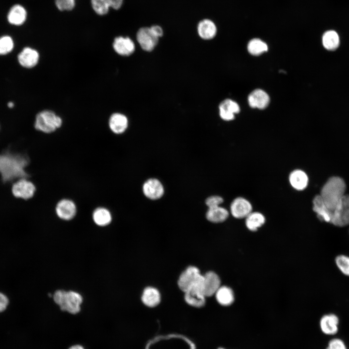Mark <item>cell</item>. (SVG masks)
Listing matches in <instances>:
<instances>
[{
    "instance_id": "6da1fadb",
    "label": "cell",
    "mask_w": 349,
    "mask_h": 349,
    "mask_svg": "<svg viewBox=\"0 0 349 349\" xmlns=\"http://www.w3.org/2000/svg\"><path fill=\"white\" fill-rule=\"evenodd\" d=\"M30 163L28 155L7 148L0 153V175L3 184L12 183L31 175L26 170Z\"/></svg>"
},
{
    "instance_id": "7a4b0ae2",
    "label": "cell",
    "mask_w": 349,
    "mask_h": 349,
    "mask_svg": "<svg viewBox=\"0 0 349 349\" xmlns=\"http://www.w3.org/2000/svg\"><path fill=\"white\" fill-rule=\"evenodd\" d=\"M346 189V184L342 178L333 176L323 185L320 195L327 207L333 210L345 195Z\"/></svg>"
},
{
    "instance_id": "3957f363",
    "label": "cell",
    "mask_w": 349,
    "mask_h": 349,
    "mask_svg": "<svg viewBox=\"0 0 349 349\" xmlns=\"http://www.w3.org/2000/svg\"><path fill=\"white\" fill-rule=\"evenodd\" d=\"M53 300L62 311L76 314L80 310L82 302V296L79 293L63 290H57L53 295Z\"/></svg>"
},
{
    "instance_id": "277c9868",
    "label": "cell",
    "mask_w": 349,
    "mask_h": 349,
    "mask_svg": "<svg viewBox=\"0 0 349 349\" xmlns=\"http://www.w3.org/2000/svg\"><path fill=\"white\" fill-rule=\"evenodd\" d=\"M62 120L50 111H43L36 116L35 128L45 133H50L60 127Z\"/></svg>"
},
{
    "instance_id": "5b68a950",
    "label": "cell",
    "mask_w": 349,
    "mask_h": 349,
    "mask_svg": "<svg viewBox=\"0 0 349 349\" xmlns=\"http://www.w3.org/2000/svg\"><path fill=\"white\" fill-rule=\"evenodd\" d=\"M203 275L199 269L194 266H190L180 275L178 280L179 288L185 292L193 286H200L203 288Z\"/></svg>"
},
{
    "instance_id": "8992f818",
    "label": "cell",
    "mask_w": 349,
    "mask_h": 349,
    "mask_svg": "<svg viewBox=\"0 0 349 349\" xmlns=\"http://www.w3.org/2000/svg\"><path fill=\"white\" fill-rule=\"evenodd\" d=\"M330 223L339 227L349 224V195H345L332 210Z\"/></svg>"
},
{
    "instance_id": "52a82bcc",
    "label": "cell",
    "mask_w": 349,
    "mask_h": 349,
    "mask_svg": "<svg viewBox=\"0 0 349 349\" xmlns=\"http://www.w3.org/2000/svg\"><path fill=\"white\" fill-rule=\"evenodd\" d=\"M29 178H21L13 183L12 193L17 198L28 200L33 197L36 189L35 185Z\"/></svg>"
},
{
    "instance_id": "ba28073f",
    "label": "cell",
    "mask_w": 349,
    "mask_h": 349,
    "mask_svg": "<svg viewBox=\"0 0 349 349\" xmlns=\"http://www.w3.org/2000/svg\"><path fill=\"white\" fill-rule=\"evenodd\" d=\"M137 40L143 50L151 51L157 45L159 38L152 33L150 28L143 27L137 32Z\"/></svg>"
},
{
    "instance_id": "9c48e42d",
    "label": "cell",
    "mask_w": 349,
    "mask_h": 349,
    "mask_svg": "<svg viewBox=\"0 0 349 349\" xmlns=\"http://www.w3.org/2000/svg\"><path fill=\"white\" fill-rule=\"evenodd\" d=\"M55 212L59 218L69 221L73 219L77 213L76 205L70 199H63L56 204Z\"/></svg>"
},
{
    "instance_id": "30bf717a",
    "label": "cell",
    "mask_w": 349,
    "mask_h": 349,
    "mask_svg": "<svg viewBox=\"0 0 349 349\" xmlns=\"http://www.w3.org/2000/svg\"><path fill=\"white\" fill-rule=\"evenodd\" d=\"M230 212L232 215L237 219L245 218L252 212V206L245 198L238 197L232 202Z\"/></svg>"
},
{
    "instance_id": "8fae6325",
    "label": "cell",
    "mask_w": 349,
    "mask_h": 349,
    "mask_svg": "<svg viewBox=\"0 0 349 349\" xmlns=\"http://www.w3.org/2000/svg\"><path fill=\"white\" fill-rule=\"evenodd\" d=\"M144 195L151 200L160 198L164 194V188L161 182L156 178L147 180L143 186Z\"/></svg>"
},
{
    "instance_id": "7c38bea8",
    "label": "cell",
    "mask_w": 349,
    "mask_h": 349,
    "mask_svg": "<svg viewBox=\"0 0 349 349\" xmlns=\"http://www.w3.org/2000/svg\"><path fill=\"white\" fill-rule=\"evenodd\" d=\"M184 293L185 300L189 305L196 308H200L205 305L206 297L201 287H192Z\"/></svg>"
},
{
    "instance_id": "4fadbf2b",
    "label": "cell",
    "mask_w": 349,
    "mask_h": 349,
    "mask_svg": "<svg viewBox=\"0 0 349 349\" xmlns=\"http://www.w3.org/2000/svg\"><path fill=\"white\" fill-rule=\"evenodd\" d=\"M220 286V279L216 273L208 271L203 275V290L206 297L215 295Z\"/></svg>"
},
{
    "instance_id": "5bb4252c",
    "label": "cell",
    "mask_w": 349,
    "mask_h": 349,
    "mask_svg": "<svg viewBox=\"0 0 349 349\" xmlns=\"http://www.w3.org/2000/svg\"><path fill=\"white\" fill-rule=\"evenodd\" d=\"M39 55L35 49L26 47L18 54L17 60L23 67L31 68L35 66L38 62Z\"/></svg>"
},
{
    "instance_id": "9a60e30c",
    "label": "cell",
    "mask_w": 349,
    "mask_h": 349,
    "mask_svg": "<svg viewBox=\"0 0 349 349\" xmlns=\"http://www.w3.org/2000/svg\"><path fill=\"white\" fill-rule=\"evenodd\" d=\"M313 209L321 221L330 222L332 216V210L326 205L320 195H316L313 201Z\"/></svg>"
},
{
    "instance_id": "2e32d148",
    "label": "cell",
    "mask_w": 349,
    "mask_h": 349,
    "mask_svg": "<svg viewBox=\"0 0 349 349\" xmlns=\"http://www.w3.org/2000/svg\"><path fill=\"white\" fill-rule=\"evenodd\" d=\"M239 111V107L237 102L229 99L224 100L219 106L220 116L225 121L233 120L235 114L238 113Z\"/></svg>"
},
{
    "instance_id": "e0dca14e",
    "label": "cell",
    "mask_w": 349,
    "mask_h": 349,
    "mask_svg": "<svg viewBox=\"0 0 349 349\" xmlns=\"http://www.w3.org/2000/svg\"><path fill=\"white\" fill-rule=\"evenodd\" d=\"M113 47L114 50L119 55L128 56L135 50L134 42L128 37H117L115 38Z\"/></svg>"
},
{
    "instance_id": "ac0fdd59",
    "label": "cell",
    "mask_w": 349,
    "mask_h": 349,
    "mask_svg": "<svg viewBox=\"0 0 349 349\" xmlns=\"http://www.w3.org/2000/svg\"><path fill=\"white\" fill-rule=\"evenodd\" d=\"M269 102L268 95L261 89L254 90L248 96V102L252 108L263 109L268 106Z\"/></svg>"
},
{
    "instance_id": "d6986e66",
    "label": "cell",
    "mask_w": 349,
    "mask_h": 349,
    "mask_svg": "<svg viewBox=\"0 0 349 349\" xmlns=\"http://www.w3.org/2000/svg\"><path fill=\"white\" fill-rule=\"evenodd\" d=\"M339 319L334 314L323 316L320 320V327L322 332L326 334H334L338 331Z\"/></svg>"
},
{
    "instance_id": "ffe728a7",
    "label": "cell",
    "mask_w": 349,
    "mask_h": 349,
    "mask_svg": "<svg viewBox=\"0 0 349 349\" xmlns=\"http://www.w3.org/2000/svg\"><path fill=\"white\" fill-rule=\"evenodd\" d=\"M109 127L114 133L120 134L124 133L128 127V119L123 114L115 113L109 119Z\"/></svg>"
},
{
    "instance_id": "44dd1931",
    "label": "cell",
    "mask_w": 349,
    "mask_h": 349,
    "mask_svg": "<svg viewBox=\"0 0 349 349\" xmlns=\"http://www.w3.org/2000/svg\"><path fill=\"white\" fill-rule=\"evenodd\" d=\"M288 179L291 186L297 190H303L307 186L308 177L302 170L297 169L293 171L290 174Z\"/></svg>"
},
{
    "instance_id": "7402d4cb",
    "label": "cell",
    "mask_w": 349,
    "mask_h": 349,
    "mask_svg": "<svg viewBox=\"0 0 349 349\" xmlns=\"http://www.w3.org/2000/svg\"><path fill=\"white\" fill-rule=\"evenodd\" d=\"M26 17L27 12L25 9L19 4H16L10 9L7 19L10 24L19 26L23 24Z\"/></svg>"
},
{
    "instance_id": "603a6c76",
    "label": "cell",
    "mask_w": 349,
    "mask_h": 349,
    "mask_svg": "<svg viewBox=\"0 0 349 349\" xmlns=\"http://www.w3.org/2000/svg\"><path fill=\"white\" fill-rule=\"evenodd\" d=\"M143 303L149 307L157 306L160 301V295L158 289L153 287L145 288L142 294Z\"/></svg>"
},
{
    "instance_id": "cb8c5ba5",
    "label": "cell",
    "mask_w": 349,
    "mask_h": 349,
    "mask_svg": "<svg viewBox=\"0 0 349 349\" xmlns=\"http://www.w3.org/2000/svg\"><path fill=\"white\" fill-rule=\"evenodd\" d=\"M199 36L206 40L211 39L216 35L217 28L215 24L209 19H204L201 21L197 27Z\"/></svg>"
},
{
    "instance_id": "d4e9b609",
    "label": "cell",
    "mask_w": 349,
    "mask_h": 349,
    "mask_svg": "<svg viewBox=\"0 0 349 349\" xmlns=\"http://www.w3.org/2000/svg\"><path fill=\"white\" fill-rule=\"evenodd\" d=\"M215 295L218 302L223 306H228L234 301L233 291L227 286H221Z\"/></svg>"
},
{
    "instance_id": "484cf974",
    "label": "cell",
    "mask_w": 349,
    "mask_h": 349,
    "mask_svg": "<svg viewBox=\"0 0 349 349\" xmlns=\"http://www.w3.org/2000/svg\"><path fill=\"white\" fill-rule=\"evenodd\" d=\"M229 216L228 210L220 206L208 208L206 213L207 220L213 223H220L225 221Z\"/></svg>"
},
{
    "instance_id": "4316f807",
    "label": "cell",
    "mask_w": 349,
    "mask_h": 349,
    "mask_svg": "<svg viewBox=\"0 0 349 349\" xmlns=\"http://www.w3.org/2000/svg\"><path fill=\"white\" fill-rule=\"evenodd\" d=\"M93 219L96 225L105 226L111 223L112 216L107 208L99 207L94 210L93 213Z\"/></svg>"
},
{
    "instance_id": "83f0119b",
    "label": "cell",
    "mask_w": 349,
    "mask_h": 349,
    "mask_svg": "<svg viewBox=\"0 0 349 349\" xmlns=\"http://www.w3.org/2000/svg\"><path fill=\"white\" fill-rule=\"evenodd\" d=\"M265 222L264 216L258 212H251L245 218L247 228L251 231H255Z\"/></svg>"
},
{
    "instance_id": "f1b7e54d",
    "label": "cell",
    "mask_w": 349,
    "mask_h": 349,
    "mask_svg": "<svg viewBox=\"0 0 349 349\" xmlns=\"http://www.w3.org/2000/svg\"><path fill=\"white\" fill-rule=\"evenodd\" d=\"M322 41V44L326 49L333 50L338 47L340 39L336 32L334 30H328L323 33Z\"/></svg>"
},
{
    "instance_id": "f546056e",
    "label": "cell",
    "mask_w": 349,
    "mask_h": 349,
    "mask_svg": "<svg viewBox=\"0 0 349 349\" xmlns=\"http://www.w3.org/2000/svg\"><path fill=\"white\" fill-rule=\"evenodd\" d=\"M247 48L249 53L254 55H259L268 49L267 45L258 38H254L250 41Z\"/></svg>"
},
{
    "instance_id": "4dcf8cb0",
    "label": "cell",
    "mask_w": 349,
    "mask_h": 349,
    "mask_svg": "<svg viewBox=\"0 0 349 349\" xmlns=\"http://www.w3.org/2000/svg\"><path fill=\"white\" fill-rule=\"evenodd\" d=\"M14 48L12 38L7 35L0 37V55H5L10 53Z\"/></svg>"
},
{
    "instance_id": "1f68e13d",
    "label": "cell",
    "mask_w": 349,
    "mask_h": 349,
    "mask_svg": "<svg viewBox=\"0 0 349 349\" xmlns=\"http://www.w3.org/2000/svg\"><path fill=\"white\" fill-rule=\"evenodd\" d=\"M335 262L339 270L344 275L349 276V256L339 255L336 257Z\"/></svg>"
},
{
    "instance_id": "d6a6232c",
    "label": "cell",
    "mask_w": 349,
    "mask_h": 349,
    "mask_svg": "<svg viewBox=\"0 0 349 349\" xmlns=\"http://www.w3.org/2000/svg\"><path fill=\"white\" fill-rule=\"evenodd\" d=\"M94 11L98 15H103L108 12L110 6L106 0H91Z\"/></svg>"
},
{
    "instance_id": "836d02e7",
    "label": "cell",
    "mask_w": 349,
    "mask_h": 349,
    "mask_svg": "<svg viewBox=\"0 0 349 349\" xmlns=\"http://www.w3.org/2000/svg\"><path fill=\"white\" fill-rule=\"evenodd\" d=\"M55 4L61 11L71 10L75 6V0H55Z\"/></svg>"
},
{
    "instance_id": "e575fe53",
    "label": "cell",
    "mask_w": 349,
    "mask_h": 349,
    "mask_svg": "<svg viewBox=\"0 0 349 349\" xmlns=\"http://www.w3.org/2000/svg\"><path fill=\"white\" fill-rule=\"evenodd\" d=\"M223 201V200L222 197L214 195L208 197L206 200V204L208 208H210L220 206Z\"/></svg>"
},
{
    "instance_id": "d590c367",
    "label": "cell",
    "mask_w": 349,
    "mask_h": 349,
    "mask_svg": "<svg viewBox=\"0 0 349 349\" xmlns=\"http://www.w3.org/2000/svg\"><path fill=\"white\" fill-rule=\"evenodd\" d=\"M328 347L332 349H347L343 341L338 338H334L330 340Z\"/></svg>"
},
{
    "instance_id": "8d00e7d4",
    "label": "cell",
    "mask_w": 349,
    "mask_h": 349,
    "mask_svg": "<svg viewBox=\"0 0 349 349\" xmlns=\"http://www.w3.org/2000/svg\"><path fill=\"white\" fill-rule=\"evenodd\" d=\"M8 304V300L2 293H0V312L5 310Z\"/></svg>"
},
{
    "instance_id": "74e56055",
    "label": "cell",
    "mask_w": 349,
    "mask_h": 349,
    "mask_svg": "<svg viewBox=\"0 0 349 349\" xmlns=\"http://www.w3.org/2000/svg\"><path fill=\"white\" fill-rule=\"evenodd\" d=\"M110 7L114 9H119L123 3V0H106Z\"/></svg>"
},
{
    "instance_id": "f35d334b",
    "label": "cell",
    "mask_w": 349,
    "mask_h": 349,
    "mask_svg": "<svg viewBox=\"0 0 349 349\" xmlns=\"http://www.w3.org/2000/svg\"><path fill=\"white\" fill-rule=\"evenodd\" d=\"M152 33L158 38L161 37L163 35V31L160 27L155 25L150 28Z\"/></svg>"
},
{
    "instance_id": "ab89813d",
    "label": "cell",
    "mask_w": 349,
    "mask_h": 349,
    "mask_svg": "<svg viewBox=\"0 0 349 349\" xmlns=\"http://www.w3.org/2000/svg\"><path fill=\"white\" fill-rule=\"evenodd\" d=\"M68 349H85L82 346L80 345H75L72 346Z\"/></svg>"
},
{
    "instance_id": "60d3db41",
    "label": "cell",
    "mask_w": 349,
    "mask_h": 349,
    "mask_svg": "<svg viewBox=\"0 0 349 349\" xmlns=\"http://www.w3.org/2000/svg\"><path fill=\"white\" fill-rule=\"evenodd\" d=\"M7 106L10 108H12L14 106V104L13 102H9L7 104Z\"/></svg>"
},
{
    "instance_id": "b9f144b4",
    "label": "cell",
    "mask_w": 349,
    "mask_h": 349,
    "mask_svg": "<svg viewBox=\"0 0 349 349\" xmlns=\"http://www.w3.org/2000/svg\"><path fill=\"white\" fill-rule=\"evenodd\" d=\"M326 349H332L329 348V347H327V348Z\"/></svg>"
}]
</instances>
